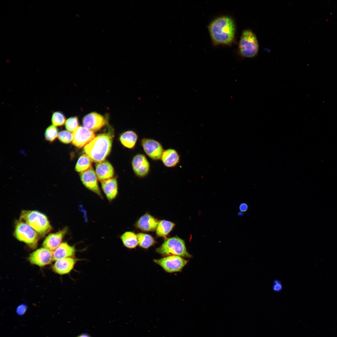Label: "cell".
I'll return each mask as SVG.
<instances>
[{
	"mask_svg": "<svg viewBox=\"0 0 337 337\" xmlns=\"http://www.w3.org/2000/svg\"><path fill=\"white\" fill-rule=\"evenodd\" d=\"M104 117L100 114L93 112L86 115L82 120L84 126L94 132L96 131L106 124Z\"/></svg>",
	"mask_w": 337,
	"mask_h": 337,
	"instance_id": "cell-13",
	"label": "cell"
},
{
	"mask_svg": "<svg viewBox=\"0 0 337 337\" xmlns=\"http://www.w3.org/2000/svg\"><path fill=\"white\" fill-rule=\"evenodd\" d=\"M101 187L107 199L111 202L118 193V183L115 178H112L101 182Z\"/></svg>",
	"mask_w": 337,
	"mask_h": 337,
	"instance_id": "cell-19",
	"label": "cell"
},
{
	"mask_svg": "<svg viewBox=\"0 0 337 337\" xmlns=\"http://www.w3.org/2000/svg\"><path fill=\"white\" fill-rule=\"evenodd\" d=\"M159 221L148 213L140 217L136 222L134 226L144 232H152L156 230Z\"/></svg>",
	"mask_w": 337,
	"mask_h": 337,
	"instance_id": "cell-15",
	"label": "cell"
},
{
	"mask_svg": "<svg viewBox=\"0 0 337 337\" xmlns=\"http://www.w3.org/2000/svg\"><path fill=\"white\" fill-rule=\"evenodd\" d=\"M26 309L27 307L25 305H20L17 308V311L19 314H23L26 311Z\"/></svg>",
	"mask_w": 337,
	"mask_h": 337,
	"instance_id": "cell-31",
	"label": "cell"
},
{
	"mask_svg": "<svg viewBox=\"0 0 337 337\" xmlns=\"http://www.w3.org/2000/svg\"><path fill=\"white\" fill-rule=\"evenodd\" d=\"M68 230V228L65 227L56 233L50 234L44 241L43 247L51 251H54L62 243Z\"/></svg>",
	"mask_w": 337,
	"mask_h": 337,
	"instance_id": "cell-14",
	"label": "cell"
},
{
	"mask_svg": "<svg viewBox=\"0 0 337 337\" xmlns=\"http://www.w3.org/2000/svg\"><path fill=\"white\" fill-rule=\"evenodd\" d=\"M153 261L166 272L169 273L181 271L188 262V261L182 257L176 255L168 256L154 259Z\"/></svg>",
	"mask_w": 337,
	"mask_h": 337,
	"instance_id": "cell-7",
	"label": "cell"
},
{
	"mask_svg": "<svg viewBox=\"0 0 337 337\" xmlns=\"http://www.w3.org/2000/svg\"><path fill=\"white\" fill-rule=\"evenodd\" d=\"M66 121L65 117L62 113L56 111L53 113L51 119L53 125L55 126H61L65 123Z\"/></svg>",
	"mask_w": 337,
	"mask_h": 337,
	"instance_id": "cell-27",
	"label": "cell"
},
{
	"mask_svg": "<svg viewBox=\"0 0 337 337\" xmlns=\"http://www.w3.org/2000/svg\"><path fill=\"white\" fill-rule=\"evenodd\" d=\"M91 160L86 154L81 155L78 159L75 167V170L82 173L91 168Z\"/></svg>",
	"mask_w": 337,
	"mask_h": 337,
	"instance_id": "cell-25",
	"label": "cell"
},
{
	"mask_svg": "<svg viewBox=\"0 0 337 337\" xmlns=\"http://www.w3.org/2000/svg\"><path fill=\"white\" fill-rule=\"evenodd\" d=\"M78 119L76 117L69 118L65 123L66 128L70 132H73L78 127Z\"/></svg>",
	"mask_w": 337,
	"mask_h": 337,
	"instance_id": "cell-28",
	"label": "cell"
},
{
	"mask_svg": "<svg viewBox=\"0 0 337 337\" xmlns=\"http://www.w3.org/2000/svg\"><path fill=\"white\" fill-rule=\"evenodd\" d=\"M20 220L27 224L42 237H44L52 229L46 216L38 211L23 210Z\"/></svg>",
	"mask_w": 337,
	"mask_h": 337,
	"instance_id": "cell-3",
	"label": "cell"
},
{
	"mask_svg": "<svg viewBox=\"0 0 337 337\" xmlns=\"http://www.w3.org/2000/svg\"><path fill=\"white\" fill-rule=\"evenodd\" d=\"M208 29L215 45H230L234 41L235 24L229 16H224L215 18L210 23Z\"/></svg>",
	"mask_w": 337,
	"mask_h": 337,
	"instance_id": "cell-1",
	"label": "cell"
},
{
	"mask_svg": "<svg viewBox=\"0 0 337 337\" xmlns=\"http://www.w3.org/2000/svg\"><path fill=\"white\" fill-rule=\"evenodd\" d=\"M140 143L144 153L151 159H160L164 150L160 142L153 139L145 138L141 139Z\"/></svg>",
	"mask_w": 337,
	"mask_h": 337,
	"instance_id": "cell-8",
	"label": "cell"
},
{
	"mask_svg": "<svg viewBox=\"0 0 337 337\" xmlns=\"http://www.w3.org/2000/svg\"><path fill=\"white\" fill-rule=\"evenodd\" d=\"M138 138V135L136 132L132 130H128L120 135V140L125 147L132 149L135 147Z\"/></svg>",
	"mask_w": 337,
	"mask_h": 337,
	"instance_id": "cell-21",
	"label": "cell"
},
{
	"mask_svg": "<svg viewBox=\"0 0 337 337\" xmlns=\"http://www.w3.org/2000/svg\"><path fill=\"white\" fill-rule=\"evenodd\" d=\"M132 168L137 177L144 178L149 173L150 164L146 156L141 153L135 155L131 161Z\"/></svg>",
	"mask_w": 337,
	"mask_h": 337,
	"instance_id": "cell-9",
	"label": "cell"
},
{
	"mask_svg": "<svg viewBox=\"0 0 337 337\" xmlns=\"http://www.w3.org/2000/svg\"><path fill=\"white\" fill-rule=\"evenodd\" d=\"M80 176L81 179L85 187L103 198L98 185L97 176L92 167L81 173Z\"/></svg>",
	"mask_w": 337,
	"mask_h": 337,
	"instance_id": "cell-12",
	"label": "cell"
},
{
	"mask_svg": "<svg viewBox=\"0 0 337 337\" xmlns=\"http://www.w3.org/2000/svg\"><path fill=\"white\" fill-rule=\"evenodd\" d=\"M14 235L19 241L24 242L30 247L35 248L39 236L29 225L20 220L15 223Z\"/></svg>",
	"mask_w": 337,
	"mask_h": 337,
	"instance_id": "cell-6",
	"label": "cell"
},
{
	"mask_svg": "<svg viewBox=\"0 0 337 337\" xmlns=\"http://www.w3.org/2000/svg\"><path fill=\"white\" fill-rule=\"evenodd\" d=\"M120 238L124 245L128 248H134L138 245L137 235L133 232H126L121 235Z\"/></svg>",
	"mask_w": 337,
	"mask_h": 337,
	"instance_id": "cell-23",
	"label": "cell"
},
{
	"mask_svg": "<svg viewBox=\"0 0 337 337\" xmlns=\"http://www.w3.org/2000/svg\"><path fill=\"white\" fill-rule=\"evenodd\" d=\"M282 288V286L281 282L278 280H275L272 286L273 290L275 292H278L281 290Z\"/></svg>",
	"mask_w": 337,
	"mask_h": 337,
	"instance_id": "cell-30",
	"label": "cell"
},
{
	"mask_svg": "<svg viewBox=\"0 0 337 337\" xmlns=\"http://www.w3.org/2000/svg\"><path fill=\"white\" fill-rule=\"evenodd\" d=\"M239 208L241 212H244L247 210L248 206L246 203H242L240 204Z\"/></svg>",
	"mask_w": 337,
	"mask_h": 337,
	"instance_id": "cell-32",
	"label": "cell"
},
{
	"mask_svg": "<svg viewBox=\"0 0 337 337\" xmlns=\"http://www.w3.org/2000/svg\"><path fill=\"white\" fill-rule=\"evenodd\" d=\"M76 251L75 246H71L66 242H62L53 252V260L56 261L66 258L73 257Z\"/></svg>",
	"mask_w": 337,
	"mask_h": 337,
	"instance_id": "cell-18",
	"label": "cell"
},
{
	"mask_svg": "<svg viewBox=\"0 0 337 337\" xmlns=\"http://www.w3.org/2000/svg\"><path fill=\"white\" fill-rule=\"evenodd\" d=\"M58 137L61 142L66 144H69L72 140V133L68 130H62L59 133Z\"/></svg>",
	"mask_w": 337,
	"mask_h": 337,
	"instance_id": "cell-29",
	"label": "cell"
},
{
	"mask_svg": "<svg viewBox=\"0 0 337 337\" xmlns=\"http://www.w3.org/2000/svg\"><path fill=\"white\" fill-rule=\"evenodd\" d=\"M77 260L73 257H69L56 261L52 266L53 271L56 273L64 275L69 274L73 269Z\"/></svg>",
	"mask_w": 337,
	"mask_h": 337,
	"instance_id": "cell-16",
	"label": "cell"
},
{
	"mask_svg": "<svg viewBox=\"0 0 337 337\" xmlns=\"http://www.w3.org/2000/svg\"><path fill=\"white\" fill-rule=\"evenodd\" d=\"M77 337H90L89 335L86 334H83L80 335Z\"/></svg>",
	"mask_w": 337,
	"mask_h": 337,
	"instance_id": "cell-33",
	"label": "cell"
},
{
	"mask_svg": "<svg viewBox=\"0 0 337 337\" xmlns=\"http://www.w3.org/2000/svg\"><path fill=\"white\" fill-rule=\"evenodd\" d=\"M95 173L97 178L101 182L112 178L114 172L110 163L104 160L96 164Z\"/></svg>",
	"mask_w": 337,
	"mask_h": 337,
	"instance_id": "cell-17",
	"label": "cell"
},
{
	"mask_svg": "<svg viewBox=\"0 0 337 337\" xmlns=\"http://www.w3.org/2000/svg\"><path fill=\"white\" fill-rule=\"evenodd\" d=\"M28 260L32 265L44 266L51 264L53 260V252L44 247L41 248L31 253Z\"/></svg>",
	"mask_w": 337,
	"mask_h": 337,
	"instance_id": "cell-10",
	"label": "cell"
},
{
	"mask_svg": "<svg viewBox=\"0 0 337 337\" xmlns=\"http://www.w3.org/2000/svg\"><path fill=\"white\" fill-rule=\"evenodd\" d=\"M259 44L255 34L250 29L243 31L238 45L240 55L247 58H252L258 54Z\"/></svg>",
	"mask_w": 337,
	"mask_h": 337,
	"instance_id": "cell-5",
	"label": "cell"
},
{
	"mask_svg": "<svg viewBox=\"0 0 337 337\" xmlns=\"http://www.w3.org/2000/svg\"><path fill=\"white\" fill-rule=\"evenodd\" d=\"M112 138L110 133L99 134L84 147V151L92 161L102 162L110 152Z\"/></svg>",
	"mask_w": 337,
	"mask_h": 337,
	"instance_id": "cell-2",
	"label": "cell"
},
{
	"mask_svg": "<svg viewBox=\"0 0 337 337\" xmlns=\"http://www.w3.org/2000/svg\"><path fill=\"white\" fill-rule=\"evenodd\" d=\"M175 224L170 221L166 220L159 221L156 231L157 236L166 237L168 234L172 230Z\"/></svg>",
	"mask_w": 337,
	"mask_h": 337,
	"instance_id": "cell-22",
	"label": "cell"
},
{
	"mask_svg": "<svg viewBox=\"0 0 337 337\" xmlns=\"http://www.w3.org/2000/svg\"><path fill=\"white\" fill-rule=\"evenodd\" d=\"M155 251L164 256L176 255L188 258L192 256L187 251L184 241L177 236L165 239Z\"/></svg>",
	"mask_w": 337,
	"mask_h": 337,
	"instance_id": "cell-4",
	"label": "cell"
},
{
	"mask_svg": "<svg viewBox=\"0 0 337 337\" xmlns=\"http://www.w3.org/2000/svg\"><path fill=\"white\" fill-rule=\"evenodd\" d=\"M72 143L76 147H85L95 137L93 132L84 126H79L72 133Z\"/></svg>",
	"mask_w": 337,
	"mask_h": 337,
	"instance_id": "cell-11",
	"label": "cell"
},
{
	"mask_svg": "<svg viewBox=\"0 0 337 337\" xmlns=\"http://www.w3.org/2000/svg\"><path fill=\"white\" fill-rule=\"evenodd\" d=\"M137 236L138 245L143 248L147 249L156 243L153 237L149 234L139 233Z\"/></svg>",
	"mask_w": 337,
	"mask_h": 337,
	"instance_id": "cell-24",
	"label": "cell"
},
{
	"mask_svg": "<svg viewBox=\"0 0 337 337\" xmlns=\"http://www.w3.org/2000/svg\"><path fill=\"white\" fill-rule=\"evenodd\" d=\"M58 129L56 126L53 125H50L45 130V139L50 142H53L58 137Z\"/></svg>",
	"mask_w": 337,
	"mask_h": 337,
	"instance_id": "cell-26",
	"label": "cell"
},
{
	"mask_svg": "<svg viewBox=\"0 0 337 337\" xmlns=\"http://www.w3.org/2000/svg\"><path fill=\"white\" fill-rule=\"evenodd\" d=\"M180 157L178 152L175 149L169 148L164 150L160 160L163 164L167 168H173L179 163Z\"/></svg>",
	"mask_w": 337,
	"mask_h": 337,
	"instance_id": "cell-20",
	"label": "cell"
}]
</instances>
